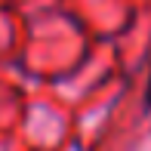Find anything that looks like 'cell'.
Masks as SVG:
<instances>
[{
	"label": "cell",
	"mask_w": 151,
	"mask_h": 151,
	"mask_svg": "<svg viewBox=\"0 0 151 151\" xmlns=\"http://www.w3.org/2000/svg\"><path fill=\"white\" fill-rule=\"evenodd\" d=\"M145 105L151 108V77H148V90H145Z\"/></svg>",
	"instance_id": "1"
}]
</instances>
